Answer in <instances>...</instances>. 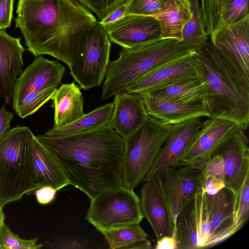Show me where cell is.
Returning a JSON list of instances; mask_svg holds the SVG:
<instances>
[{"instance_id": "obj_1", "label": "cell", "mask_w": 249, "mask_h": 249, "mask_svg": "<svg viewBox=\"0 0 249 249\" xmlns=\"http://www.w3.org/2000/svg\"><path fill=\"white\" fill-rule=\"evenodd\" d=\"M35 138L55 158L70 184L91 200L123 186L125 141L109 124L61 137Z\"/></svg>"}, {"instance_id": "obj_2", "label": "cell", "mask_w": 249, "mask_h": 249, "mask_svg": "<svg viewBox=\"0 0 249 249\" xmlns=\"http://www.w3.org/2000/svg\"><path fill=\"white\" fill-rule=\"evenodd\" d=\"M15 29L35 56L49 54L69 68L78 43L97 20L78 0H18Z\"/></svg>"}, {"instance_id": "obj_3", "label": "cell", "mask_w": 249, "mask_h": 249, "mask_svg": "<svg viewBox=\"0 0 249 249\" xmlns=\"http://www.w3.org/2000/svg\"><path fill=\"white\" fill-rule=\"evenodd\" d=\"M195 57L198 76L206 85L210 118L230 121L245 131L249 124V82L237 74L211 41Z\"/></svg>"}, {"instance_id": "obj_4", "label": "cell", "mask_w": 249, "mask_h": 249, "mask_svg": "<svg viewBox=\"0 0 249 249\" xmlns=\"http://www.w3.org/2000/svg\"><path fill=\"white\" fill-rule=\"evenodd\" d=\"M196 52L181 41L173 38L162 39L133 49L122 48L119 58L108 64L102 88V98L106 100L124 91L138 78L157 67Z\"/></svg>"}, {"instance_id": "obj_5", "label": "cell", "mask_w": 249, "mask_h": 249, "mask_svg": "<svg viewBox=\"0 0 249 249\" xmlns=\"http://www.w3.org/2000/svg\"><path fill=\"white\" fill-rule=\"evenodd\" d=\"M34 138L29 127L18 125L0 139V204L2 207L38 188L32 167Z\"/></svg>"}, {"instance_id": "obj_6", "label": "cell", "mask_w": 249, "mask_h": 249, "mask_svg": "<svg viewBox=\"0 0 249 249\" xmlns=\"http://www.w3.org/2000/svg\"><path fill=\"white\" fill-rule=\"evenodd\" d=\"M172 125L149 116L124 139V186L133 189L144 181L171 131Z\"/></svg>"}, {"instance_id": "obj_7", "label": "cell", "mask_w": 249, "mask_h": 249, "mask_svg": "<svg viewBox=\"0 0 249 249\" xmlns=\"http://www.w3.org/2000/svg\"><path fill=\"white\" fill-rule=\"evenodd\" d=\"M111 41L104 25L95 21L80 39L70 74L85 90L101 85L109 63Z\"/></svg>"}, {"instance_id": "obj_8", "label": "cell", "mask_w": 249, "mask_h": 249, "mask_svg": "<svg viewBox=\"0 0 249 249\" xmlns=\"http://www.w3.org/2000/svg\"><path fill=\"white\" fill-rule=\"evenodd\" d=\"M143 218L140 198L133 189L123 186L91 200L85 219L100 231L140 223Z\"/></svg>"}, {"instance_id": "obj_9", "label": "cell", "mask_w": 249, "mask_h": 249, "mask_svg": "<svg viewBox=\"0 0 249 249\" xmlns=\"http://www.w3.org/2000/svg\"><path fill=\"white\" fill-rule=\"evenodd\" d=\"M156 179L174 223L182 207L203 188L201 170L191 166L168 167Z\"/></svg>"}, {"instance_id": "obj_10", "label": "cell", "mask_w": 249, "mask_h": 249, "mask_svg": "<svg viewBox=\"0 0 249 249\" xmlns=\"http://www.w3.org/2000/svg\"><path fill=\"white\" fill-rule=\"evenodd\" d=\"M210 41L237 74L249 82V15L220 29Z\"/></svg>"}, {"instance_id": "obj_11", "label": "cell", "mask_w": 249, "mask_h": 249, "mask_svg": "<svg viewBox=\"0 0 249 249\" xmlns=\"http://www.w3.org/2000/svg\"><path fill=\"white\" fill-rule=\"evenodd\" d=\"M238 128L230 121L208 118L182 156L179 167L191 166L200 169Z\"/></svg>"}, {"instance_id": "obj_12", "label": "cell", "mask_w": 249, "mask_h": 249, "mask_svg": "<svg viewBox=\"0 0 249 249\" xmlns=\"http://www.w3.org/2000/svg\"><path fill=\"white\" fill-rule=\"evenodd\" d=\"M111 42L133 49L162 39L160 24L154 16L129 15L106 26Z\"/></svg>"}, {"instance_id": "obj_13", "label": "cell", "mask_w": 249, "mask_h": 249, "mask_svg": "<svg viewBox=\"0 0 249 249\" xmlns=\"http://www.w3.org/2000/svg\"><path fill=\"white\" fill-rule=\"evenodd\" d=\"M235 194L225 187L214 195L206 193L210 231L205 248L230 238L242 226L235 216Z\"/></svg>"}, {"instance_id": "obj_14", "label": "cell", "mask_w": 249, "mask_h": 249, "mask_svg": "<svg viewBox=\"0 0 249 249\" xmlns=\"http://www.w3.org/2000/svg\"><path fill=\"white\" fill-rule=\"evenodd\" d=\"M202 124L200 118L173 124L169 136L143 182L152 177L159 178L168 167H179L182 156L197 137Z\"/></svg>"}, {"instance_id": "obj_15", "label": "cell", "mask_w": 249, "mask_h": 249, "mask_svg": "<svg viewBox=\"0 0 249 249\" xmlns=\"http://www.w3.org/2000/svg\"><path fill=\"white\" fill-rule=\"evenodd\" d=\"M195 53L169 61L144 74L126 89L139 94L181 80L199 77Z\"/></svg>"}, {"instance_id": "obj_16", "label": "cell", "mask_w": 249, "mask_h": 249, "mask_svg": "<svg viewBox=\"0 0 249 249\" xmlns=\"http://www.w3.org/2000/svg\"><path fill=\"white\" fill-rule=\"evenodd\" d=\"M65 72V67L58 61L50 60L41 55L36 56L17 79L13 89V102L28 92L57 88Z\"/></svg>"}, {"instance_id": "obj_17", "label": "cell", "mask_w": 249, "mask_h": 249, "mask_svg": "<svg viewBox=\"0 0 249 249\" xmlns=\"http://www.w3.org/2000/svg\"><path fill=\"white\" fill-rule=\"evenodd\" d=\"M239 127L215 153L223 160L225 187L235 194L249 171V140Z\"/></svg>"}, {"instance_id": "obj_18", "label": "cell", "mask_w": 249, "mask_h": 249, "mask_svg": "<svg viewBox=\"0 0 249 249\" xmlns=\"http://www.w3.org/2000/svg\"><path fill=\"white\" fill-rule=\"evenodd\" d=\"M140 192V205L154 232L157 240L165 236H174V223L157 179H146Z\"/></svg>"}, {"instance_id": "obj_19", "label": "cell", "mask_w": 249, "mask_h": 249, "mask_svg": "<svg viewBox=\"0 0 249 249\" xmlns=\"http://www.w3.org/2000/svg\"><path fill=\"white\" fill-rule=\"evenodd\" d=\"M203 188L187 203L174 221V234L177 249H200V235L205 203Z\"/></svg>"}, {"instance_id": "obj_20", "label": "cell", "mask_w": 249, "mask_h": 249, "mask_svg": "<svg viewBox=\"0 0 249 249\" xmlns=\"http://www.w3.org/2000/svg\"><path fill=\"white\" fill-rule=\"evenodd\" d=\"M16 38L0 30V98L12 103L13 89L18 77L23 71L22 56L26 50Z\"/></svg>"}, {"instance_id": "obj_21", "label": "cell", "mask_w": 249, "mask_h": 249, "mask_svg": "<svg viewBox=\"0 0 249 249\" xmlns=\"http://www.w3.org/2000/svg\"><path fill=\"white\" fill-rule=\"evenodd\" d=\"M114 109L109 125L126 139L148 117L141 94L126 91L114 95Z\"/></svg>"}, {"instance_id": "obj_22", "label": "cell", "mask_w": 249, "mask_h": 249, "mask_svg": "<svg viewBox=\"0 0 249 249\" xmlns=\"http://www.w3.org/2000/svg\"><path fill=\"white\" fill-rule=\"evenodd\" d=\"M140 94L148 115L166 124L173 125L193 118L210 117L204 102L183 103L155 98L146 94Z\"/></svg>"}, {"instance_id": "obj_23", "label": "cell", "mask_w": 249, "mask_h": 249, "mask_svg": "<svg viewBox=\"0 0 249 249\" xmlns=\"http://www.w3.org/2000/svg\"><path fill=\"white\" fill-rule=\"evenodd\" d=\"M33 178L38 188L51 186L58 190L70 185L52 154L35 138L32 147Z\"/></svg>"}, {"instance_id": "obj_24", "label": "cell", "mask_w": 249, "mask_h": 249, "mask_svg": "<svg viewBox=\"0 0 249 249\" xmlns=\"http://www.w3.org/2000/svg\"><path fill=\"white\" fill-rule=\"evenodd\" d=\"M51 100L54 109V127L68 124L83 117V97L74 82L62 84Z\"/></svg>"}, {"instance_id": "obj_25", "label": "cell", "mask_w": 249, "mask_h": 249, "mask_svg": "<svg viewBox=\"0 0 249 249\" xmlns=\"http://www.w3.org/2000/svg\"><path fill=\"white\" fill-rule=\"evenodd\" d=\"M141 94L183 103L205 102L206 88L204 81L200 77H197L178 81Z\"/></svg>"}, {"instance_id": "obj_26", "label": "cell", "mask_w": 249, "mask_h": 249, "mask_svg": "<svg viewBox=\"0 0 249 249\" xmlns=\"http://www.w3.org/2000/svg\"><path fill=\"white\" fill-rule=\"evenodd\" d=\"M189 0H168L155 17L160 24L162 39L181 41L182 31L191 16Z\"/></svg>"}, {"instance_id": "obj_27", "label": "cell", "mask_w": 249, "mask_h": 249, "mask_svg": "<svg viewBox=\"0 0 249 249\" xmlns=\"http://www.w3.org/2000/svg\"><path fill=\"white\" fill-rule=\"evenodd\" d=\"M114 109V103H109L95 108L71 124L59 127H53L44 135L49 137H61L107 124Z\"/></svg>"}, {"instance_id": "obj_28", "label": "cell", "mask_w": 249, "mask_h": 249, "mask_svg": "<svg viewBox=\"0 0 249 249\" xmlns=\"http://www.w3.org/2000/svg\"><path fill=\"white\" fill-rule=\"evenodd\" d=\"M191 16L182 31L181 41L188 47L197 52L208 41L205 29L199 0H189Z\"/></svg>"}, {"instance_id": "obj_29", "label": "cell", "mask_w": 249, "mask_h": 249, "mask_svg": "<svg viewBox=\"0 0 249 249\" xmlns=\"http://www.w3.org/2000/svg\"><path fill=\"white\" fill-rule=\"evenodd\" d=\"M109 249H125L131 244L147 239L148 234L141 227L140 223L121 228L101 231Z\"/></svg>"}, {"instance_id": "obj_30", "label": "cell", "mask_w": 249, "mask_h": 249, "mask_svg": "<svg viewBox=\"0 0 249 249\" xmlns=\"http://www.w3.org/2000/svg\"><path fill=\"white\" fill-rule=\"evenodd\" d=\"M203 176V188L208 195H214L225 187L222 157L214 154L200 169Z\"/></svg>"}, {"instance_id": "obj_31", "label": "cell", "mask_w": 249, "mask_h": 249, "mask_svg": "<svg viewBox=\"0 0 249 249\" xmlns=\"http://www.w3.org/2000/svg\"><path fill=\"white\" fill-rule=\"evenodd\" d=\"M57 88H52L41 91H30L13 102V108L21 118L32 115L51 99Z\"/></svg>"}, {"instance_id": "obj_32", "label": "cell", "mask_w": 249, "mask_h": 249, "mask_svg": "<svg viewBox=\"0 0 249 249\" xmlns=\"http://www.w3.org/2000/svg\"><path fill=\"white\" fill-rule=\"evenodd\" d=\"M249 0H221L218 30L239 22L249 16Z\"/></svg>"}, {"instance_id": "obj_33", "label": "cell", "mask_w": 249, "mask_h": 249, "mask_svg": "<svg viewBox=\"0 0 249 249\" xmlns=\"http://www.w3.org/2000/svg\"><path fill=\"white\" fill-rule=\"evenodd\" d=\"M38 238L23 239L13 233L5 223L0 231V249H39L42 244H37Z\"/></svg>"}, {"instance_id": "obj_34", "label": "cell", "mask_w": 249, "mask_h": 249, "mask_svg": "<svg viewBox=\"0 0 249 249\" xmlns=\"http://www.w3.org/2000/svg\"><path fill=\"white\" fill-rule=\"evenodd\" d=\"M168 0H127L124 16L129 15L155 16Z\"/></svg>"}, {"instance_id": "obj_35", "label": "cell", "mask_w": 249, "mask_h": 249, "mask_svg": "<svg viewBox=\"0 0 249 249\" xmlns=\"http://www.w3.org/2000/svg\"><path fill=\"white\" fill-rule=\"evenodd\" d=\"M235 216L243 227L249 216V171L235 193Z\"/></svg>"}, {"instance_id": "obj_36", "label": "cell", "mask_w": 249, "mask_h": 249, "mask_svg": "<svg viewBox=\"0 0 249 249\" xmlns=\"http://www.w3.org/2000/svg\"><path fill=\"white\" fill-rule=\"evenodd\" d=\"M89 10L94 13L99 21L103 20L127 0H78Z\"/></svg>"}, {"instance_id": "obj_37", "label": "cell", "mask_w": 249, "mask_h": 249, "mask_svg": "<svg viewBox=\"0 0 249 249\" xmlns=\"http://www.w3.org/2000/svg\"><path fill=\"white\" fill-rule=\"evenodd\" d=\"M14 0H0V30L11 26L13 18Z\"/></svg>"}, {"instance_id": "obj_38", "label": "cell", "mask_w": 249, "mask_h": 249, "mask_svg": "<svg viewBox=\"0 0 249 249\" xmlns=\"http://www.w3.org/2000/svg\"><path fill=\"white\" fill-rule=\"evenodd\" d=\"M58 190L51 186H43L35 190L37 202L41 204H46L52 202Z\"/></svg>"}, {"instance_id": "obj_39", "label": "cell", "mask_w": 249, "mask_h": 249, "mask_svg": "<svg viewBox=\"0 0 249 249\" xmlns=\"http://www.w3.org/2000/svg\"><path fill=\"white\" fill-rule=\"evenodd\" d=\"M13 117V113L8 111L4 105L0 108V139L11 128L10 124Z\"/></svg>"}, {"instance_id": "obj_40", "label": "cell", "mask_w": 249, "mask_h": 249, "mask_svg": "<svg viewBox=\"0 0 249 249\" xmlns=\"http://www.w3.org/2000/svg\"><path fill=\"white\" fill-rule=\"evenodd\" d=\"M156 249H177L174 236H165L158 240L154 247Z\"/></svg>"}, {"instance_id": "obj_41", "label": "cell", "mask_w": 249, "mask_h": 249, "mask_svg": "<svg viewBox=\"0 0 249 249\" xmlns=\"http://www.w3.org/2000/svg\"><path fill=\"white\" fill-rule=\"evenodd\" d=\"M126 4V1L122 4L119 8L110 14L107 18L100 22L104 26H106L121 18L124 16Z\"/></svg>"}, {"instance_id": "obj_42", "label": "cell", "mask_w": 249, "mask_h": 249, "mask_svg": "<svg viewBox=\"0 0 249 249\" xmlns=\"http://www.w3.org/2000/svg\"><path fill=\"white\" fill-rule=\"evenodd\" d=\"M150 241L147 239L136 241L125 248V249H151Z\"/></svg>"}, {"instance_id": "obj_43", "label": "cell", "mask_w": 249, "mask_h": 249, "mask_svg": "<svg viewBox=\"0 0 249 249\" xmlns=\"http://www.w3.org/2000/svg\"><path fill=\"white\" fill-rule=\"evenodd\" d=\"M3 207H2L0 204V231L3 224L5 223L4 220L5 219V215L2 210Z\"/></svg>"}]
</instances>
